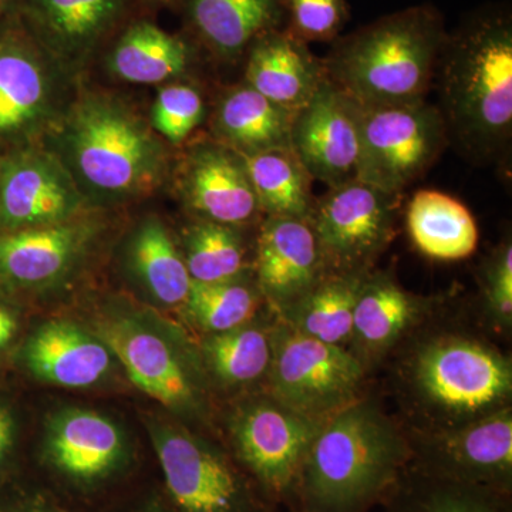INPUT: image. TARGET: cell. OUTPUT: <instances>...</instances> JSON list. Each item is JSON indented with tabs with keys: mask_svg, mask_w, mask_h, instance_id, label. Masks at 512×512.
I'll list each match as a JSON object with an SVG mask.
<instances>
[{
	"mask_svg": "<svg viewBox=\"0 0 512 512\" xmlns=\"http://www.w3.org/2000/svg\"><path fill=\"white\" fill-rule=\"evenodd\" d=\"M434 83L450 146L471 163L505 160L512 140V15L507 3L473 10L447 32Z\"/></svg>",
	"mask_w": 512,
	"mask_h": 512,
	"instance_id": "cell-1",
	"label": "cell"
},
{
	"mask_svg": "<svg viewBox=\"0 0 512 512\" xmlns=\"http://www.w3.org/2000/svg\"><path fill=\"white\" fill-rule=\"evenodd\" d=\"M413 448L373 404L353 402L320 427L306 454L292 512H369L394 493Z\"/></svg>",
	"mask_w": 512,
	"mask_h": 512,
	"instance_id": "cell-2",
	"label": "cell"
},
{
	"mask_svg": "<svg viewBox=\"0 0 512 512\" xmlns=\"http://www.w3.org/2000/svg\"><path fill=\"white\" fill-rule=\"evenodd\" d=\"M446 35L434 6L390 13L333 42L326 79L360 106L426 100Z\"/></svg>",
	"mask_w": 512,
	"mask_h": 512,
	"instance_id": "cell-3",
	"label": "cell"
},
{
	"mask_svg": "<svg viewBox=\"0 0 512 512\" xmlns=\"http://www.w3.org/2000/svg\"><path fill=\"white\" fill-rule=\"evenodd\" d=\"M60 146L77 187L103 200L138 197L153 190L163 175V150L156 138L109 99L80 103L64 124Z\"/></svg>",
	"mask_w": 512,
	"mask_h": 512,
	"instance_id": "cell-4",
	"label": "cell"
},
{
	"mask_svg": "<svg viewBox=\"0 0 512 512\" xmlns=\"http://www.w3.org/2000/svg\"><path fill=\"white\" fill-rule=\"evenodd\" d=\"M412 380L424 407L453 429L504 409L512 369L510 360L481 343L447 338L420 350Z\"/></svg>",
	"mask_w": 512,
	"mask_h": 512,
	"instance_id": "cell-5",
	"label": "cell"
},
{
	"mask_svg": "<svg viewBox=\"0 0 512 512\" xmlns=\"http://www.w3.org/2000/svg\"><path fill=\"white\" fill-rule=\"evenodd\" d=\"M146 424L175 510L274 512L252 478L210 441L158 417Z\"/></svg>",
	"mask_w": 512,
	"mask_h": 512,
	"instance_id": "cell-6",
	"label": "cell"
},
{
	"mask_svg": "<svg viewBox=\"0 0 512 512\" xmlns=\"http://www.w3.org/2000/svg\"><path fill=\"white\" fill-rule=\"evenodd\" d=\"M96 329L141 392L183 419L204 416L207 396L201 367L168 330L131 313H110Z\"/></svg>",
	"mask_w": 512,
	"mask_h": 512,
	"instance_id": "cell-7",
	"label": "cell"
},
{
	"mask_svg": "<svg viewBox=\"0 0 512 512\" xmlns=\"http://www.w3.org/2000/svg\"><path fill=\"white\" fill-rule=\"evenodd\" d=\"M448 146L446 126L436 104L419 100L360 106L357 180L389 194H402L430 170Z\"/></svg>",
	"mask_w": 512,
	"mask_h": 512,
	"instance_id": "cell-8",
	"label": "cell"
},
{
	"mask_svg": "<svg viewBox=\"0 0 512 512\" xmlns=\"http://www.w3.org/2000/svg\"><path fill=\"white\" fill-rule=\"evenodd\" d=\"M323 423L275 397L244 403L232 416L231 437L239 463L272 505L292 508L303 461Z\"/></svg>",
	"mask_w": 512,
	"mask_h": 512,
	"instance_id": "cell-9",
	"label": "cell"
},
{
	"mask_svg": "<svg viewBox=\"0 0 512 512\" xmlns=\"http://www.w3.org/2000/svg\"><path fill=\"white\" fill-rule=\"evenodd\" d=\"M400 194L360 180L330 187L316 198L309 222L326 274H367L394 237Z\"/></svg>",
	"mask_w": 512,
	"mask_h": 512,
	"instance_id": "cell-10",
	"label": "cell"
},
{
	"mask_svg": "<svg viewBox=\"0 0 512 512\" xmlns=\"http://www.w3.org/2000/svg\"><path fill=\"white\" fill-rule=\"evenodd\" d=\"M272 348L269 373L278 402L319 420L353 403L363 369L345 349L293 328L276 332Z\"/></svg>",
	"mask_w": 512,
	"mask_h": 512,
	"instance_id": "cell-11",
	"label": "cell"
},
{
	"mask_svg": "<svg viewBox=\"0 0 512 512\" xmlns=\"http://www.w3.org/2000/svg\"><path fill=\"white\" fill-rule=\"evenodd\" d=\"M412 467L430 476L511 494L512 416L497 410L421 444Z\"/></svg>",
	"mask_w": 512,
	"mask_h": 512,
	"instance_id": "cell-12",
	"label": "cell"
},
{
	"mask_svg": "<svg viewBox=\"0 0 512 512\" xmlns=\"http://www.w3.org/2000/svg\"><path fill=\"white\" fill-rule=\"evenodd\" d=\"M43 460L70 487L93 491L126 470L130 447L124 431L109 417L67 407L46 421Z\"/></svg>",
	"mask_w": 512,
	"mask_h": 512,
	"instance_id": "cell-13",
	"label": "cell"
},
{
	"mask_svg": "<svg viewBox=\"0 0 512 512\" xmlns=\"http://www.w3.org/2000/svg\"><path fill=\"white\" fill-rule=\"evenodd\" d=\"M289 148L312 180L329 188L357 180L359 104L325 77L293 116Z\"/></svg>",
	"mask_w": 512,
	"mask_h": 512,
	"instance_id": "cell-14",
	"label": "cell"
},
{
	"mask_svg": "<svg viewBox=\"0 0 512 512\" xmlns=\"http://www.w3.org/2000/svg\"><path fill=\"white\" fill-rule=\"evenodd\" d=\"M96 222L70 220L0 231V293L45 291L63 282L93 248Z\"/></svg>",
	"mask_w": 512,
	"mask_h": 512,
	"instance_id": "cell-15",
	"label": "cell"
},
{
	"mask_svg": "<svg viewBox=\"0 0 512 512\" xmlns=\"http://www.w3.org/2000/svg\"><path fill=\"white\" fill-rule=\"evenodd\" d=\"M60 160L32 150L0 156V231L73 220L82 194Z\"/></svg>",
	"mask_w": 512,
	"mask_h": 512,
	"instance_id": "cell-16",
	"label": "cell"
},
{
	"mask_svg": "<svg viewBox=\"0 0 512 512\" xmlns=\"http://www.w3.org/2000/svg\"><path fill=\"white\" fill-rule=\"evenodd\" d=\"M114 357L96 332L67 320H50L33 330L19 352L23 369L40 382L89 389L113 372Z\"/></svg>",
	"mask_w": 512,
	"mask_h": 512,
	"instance_id": "cell-17",
	"label": "cell"
},
{
	"mask_svg": "<svg viewBox=\"0 0 512 512\" xmlns=\"http://www.w3.org/2000/svg\"><path fill=\"white\" fill-rule=\"evenodd\" d=\"M256 275L261 292L279 308L301 301L326 275L311 222L268 217L256 245Z\"/></svg>",
	"mask_w": 512,
	"mask_h": 512,
	"instance_id": "cell-18",
	"label": "cell"
},
{
	"mask_svg": "<svg viewBox=\"0 0 512 512\" xmlns=\"http://www.w3.org/2000/svg\"><path fill=\"white\" fill-rule=\"evenodd\" d=\"M183 187L188 207L200 220L239 227L262 212L244 157L222 143L201 144L192 151Z\"/></svg>",
	"mask_w": 512,
	"mask_h": 512,
	"instance_id": "cell-19",
	"label": "cell"
},
{
	"mask_svg": "<svg viewBox=\"0 0 512 512\" xmlns=\"http://www.w3.org/2000/svg\"><path fill=\"white\" fill-rule=\"evenodd\" d=\"M127 0H18L30 36L64 59H79L123 18Z\"/></svg>",
	"mask_w": 512,
	"mask_h": 512,
	"instance_id": "cell-20",
	"label": "cell"
},
{
	"mask_svg": "<svg viewBox=\"0 0 512 512\" xmlns=\"http://www.w3.org/2000/svg\"><path fill=\"white\" fill-rule=\"evenodd\" d=\"M247 53V84L293 113L312 99L326 77L322 59L285 28L259 36Z\"/></svg>",
	"mask_w": 512,
	"mask_h": 512,
	"instance_id": "cell-21",
	"label": "cell"
},
{
	"mask_svg": "<svg viewBox=\"0 0 512 512\" xmlns=\"http://www.w3.org/2000/svg\"><path fill=\"white\" fill-rule=\"evenodd\" d=\"M25 28L0 25V141L28 134L46 109L45 66Z\"/></svg>",
	"mask_w": 512,
	"mask_h": 512,
	"instance_id": "cell-22",
	"label": "cell"
},
{
	"mask_svg": "<svg viewBox=\"0 0 512 512\" xmlns=\"http://www.w3.org/2000/svg\"><path fill=\"white\" fill-rule=\"evenodd\" d=\"M188 22L220 59L248 52L259 36L286 26V0H187Z\"/></svg>",
	"mask_w": 512,
	"mask_h": 512,
	"instance_id": "cell-23",
	"label": "cell"
},
{
	"mask_svg": "<svg viewBox=\"0 0 512 512\" xmlns=\"http://www.w3.org/2000/svg\"><path fill=\"white\" fill-rule=\"evenodd\" d=\"M293 116V111L245 83L222 97L215 111L214 128L222 144L248 156L289 148Z\"/></svg>",
	"mask_w": 512,
	"mask_h": 512,
	"instance_id": "cell-24",
	"label": "cell"
},
{
	"mask_svg": "<svg viewBox=\"0 0 512 512\" xmlns=\"http://www.w3.org/2000/svg\"><path fill=\"white\" fill-rule=\"evenodd\" d=\"M126 264L134 281L154 302L164 306L184 305L191 276L183 254L158 218H146L131 232Z\"/></svg>",
	"mask_w": 512,
	"mask_h": 512,
	"instance_id": "cell-25",
	"label": "cell"
},
{
	"mask_svg": "<svg viewBox=\"0 0 512 512\" xmlns=\"http://www.w3.org/2000/svg\"><path fill=\"white\" fill-rule=\"evenodd\" d=\"M407 228L421 254L460 261L476 252L478 228L463 202L441 191L420 190L407 207Z\"/></svg>",
	"mask_w": 512,
	"mask_h": 512,
	"instance_id": "cell-26",
	"label": "cell"
},
{
	"mask_svg": "<svg viewBox=\"0 0 512 512\" xmlns=\"http://www.w3.org/2000/svg\"><path fill=\"white\" fill-rule=\"evenodd\" d=\"M192 50L183 37L150 22L128 26L111 47L109 67L124 82L161 83L190 67Z\"/></svg>",
	"mask_w": 512,
	"mask_h": 512,
	"instance_id": "cell-27",
	"label": "cell"
},
{
	"mask_svg": "<svg viewBox=\"0 0 512 512\" xmlns=\"http://www.w3.org/2000/svg\"><path fill=\"white\" fill-rule=\"evenodd\" d=\"M242 157L261 211L268 217L308 220L316 200L312 194L313 180L291 148Z\"/></svg>",
	"mask_w": 512,
	"mask_h": 512,
	"instance_id": "cell-28",
	"label": "cell"
},
{
	"mask_svg": "<svg viewBox=\"0 0 512 512\" xmlns=\"http://www.w3.org/2000/svg\"><path fill=\"white\" fill-rule=\"evenodd\" d=\"M387 505V512H511L510 494L421 473L412 466Z\"/></svg>",
	"mask_w": 512,
	"mask_h": 512,
	"instance_id": "cell-29",
	"label": "cell"
},
{
	"mask_svg": "<svg viewBox=\"0 0 512 512\" xmlns=\"http://www.w3.org/2000/svg\"><path fill=\"white\" fill-rule=\"evenodd\" d=\"M369 274V272H367ZM367 274H326L288 309L291 328L340 346L353 332V313Z\"/></svg>",
	"mask_w": 512,
	"mask_h": 512,
	"instance_id": "cell-30",
	"label": "cell"
},
{
	"mask_svg": "<svg viewBox=\"0 0 512 512\" xmlns=\"http://www.w3.org/2000/svg\"><path fill=\"white\" fill-rule=\"evenodd\" d=\"M419 303L390 276L367 274L353 313V332L366 348L383 349L416 318Z\"/></svg>",
	"mask_w": 512,
	"mask_h": 512,
	"instance_id": "cell-31",
	"label": "cell"
},
{
	"mask_svg": "<svg viewBox=\"0 0 512 512\" xmlns=\"http://www.w3.org/2000/svg\"><path fill=\"white\" fill-rule=\"evenodd\" d=\"M272 336L256 326L210 333L202 343V359L212 376L225 386H244L271 370Z\"/></svg>",
	"mask_w": 512,
	"mask_h": 512,
	"instance_id": "cell-32",
	"label": "cell"
},
{
	"mask_svg": "<svg viewBox=\"0 0 512 512\" xmlns=\"http://www.w3.org/2000/svg\"><path fill=\"white\" fill-rule=\"evenodd\" d=\"M184 261L192 282L232 281L241 278L245 248L235 227L200 220L188 228Z\"/></svg>",
	"mask_w": 512,
	"mask_h": 512,
	"instance_id": "cell-33",
	"label": "cell"
},
{
	"mask_svg": "<svg viewBox=\"0 0 512 512\" xmlns=\"http://www.w3.org/2000/svg\"><path fill=\"white\" fill-rule=\"evenodd\" d=\"M258 296L241 279L192 282L184 305L191 319L208 333H221L247 325L256 309Z\"/></svg>",
	"mask_w": 512,
	"mask_h": 512,
	"instance_id": "cell-34",
	"label": "cell"
},
{
	"mask_svg": "<svg viewBox=\"0 0 512 512\" xmlns=\"http://www.w3.org/2000/svg\"><path fill=\"white\" fill-rule=\"evenodd\" d=\"M349 16L346 0H286L285 29L305 43L335 42Z\"/></svg>",
	"mask_w": 512,
	"mask_h": 512,
	"instance_id": "cell-35",
	"label": "cell"
},
{
	"mask_svg": "<svg viewBox=\"0 0 512 512\" xmlns=\"http://www.w3.org/2000/svg\"><path fill=\"white\" fill-rule=\"evenodd\" d=\"M153 126L171 143H181L204 117L201 93L187 84L165 87L154 101Z\"/></svg>",
	"mask_w": 512,
	"mask_h": 512,
	"instance_id": "cell-36",
	"label": "cell"
},
{
	"mask_svg": "<svg viewBox=\"0 0 512 512\" xmlns=\"http://www.w3.org/2000/svg\"><path fill=\"white\" fill-rule=\"evenodd\" d=\"M484 292L495 318L511 322L512 318V247L504 242L485 268Z\"/></svg>",
	"mask_w": 512,
	"mask_h": 512,
	"instance_id": "cell-37",
	"label": "cell"
},
{
	"mask_svg": "<svg viewBox=\"0 0 512 512\" xmlns=\"http://www.w3.org/2000/svg\"><path fill=\"white\" fill-rule=\"evenodd\" d=\"M18 436V420L8 403L0 400V468L5 464Z\"/></svg>",
	"mask_w": 512,
	"mask_h": 512,
	"instance_id": "cell-38",
	"label": "cell"
},
{
	"mask_svg": "<svg viewBox=\"0 0 512 512\" xmlns=\"http://www.w3.org/2000/svg\"><path fill=\"white\" fill-rule=\"evenodd\" d=\"M19 322L15 313L8 306L0 303V355L9 348L18 333Z\"/></svg>",
	"mask_w": 512,
	"mask_h": 512,
	"instance_id": "cell-39",
	"label": "cell"
},
{
	"mask_svg": "<svg viewBox=\"0 0 512 512\" xmlns=\"http://www.w3.org/2000/svg\"><path fill=\"white\" fill-rule=\"evenodd\" d=\"M2 512H69L64 510L52 501L47 500L45 497L40 495H33V497L26 498V500H20L18 503L10 505Z\"/></svg>",
	"mask_w": 512,
	"mask_h": 512,
	"instance_id": "cell-40",
	"label": "cell"
},
{
	"mask_svg": "<svg viewBox=\"0 0 512 512\" xmlns=\"http://www.w3.org/2000/svg\"><path fill=\"white\" fill-rule=\"evenodd\" d=\"M16 2L18 0H0V18L15 10Z\"/></svg>",
	"mask_w": 512,
	"mask_h": 512,
	"instance_id": "cell-41",
	"label": "cell"
},
{
	"mask_svg": "<svg viewBox=\"0 0 512 512\" xmlns=\"http://www.w3.org/2000/svg\"><path fill=\"white\" fill-rule=\"evenodd\" d=\"M136 512H174L171 510H168V508L163 507V505L158 503H148L147 505H144L143 508H140V510Z\"/></svg>",
	"mask_w": 512,
	"mask_h": 512,
	"instance_id": "cell-42",
	"label": "cell"
},
{
	"mask_svg": "<svg viewBox=\"0 0 512 512\" xmlns=\"http://www.w3.org/2000/svg\"><path fill=\"white\" fill-rule=\"evenodd\" d=\"M163 2H164V0H163ZM165 2H173V0H165Z\"/></svg>",
	"mask_w": 512,
	"mask_h": 512,
	"instance_id": "cell-43",
	"label": "cell"
}]
</instances>
